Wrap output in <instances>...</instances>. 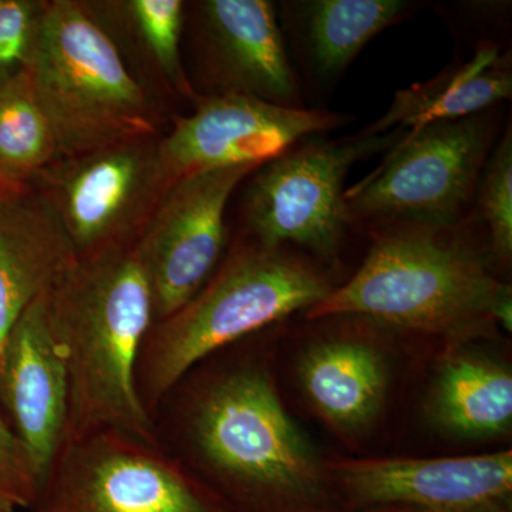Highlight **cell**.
Returning a JSON list of instances; mask_svg holds the SVG:
<instances>
[{"mask_svg": "<svg viewBox=\"0 0 512 512\" xmlns=\"http://www.w3.org/2000/svg\"><path fill=\"white\" fill-rule=\"evenodd\" d=\"M464 224L373 229L372 247L359 271L306 316H349L447 338L473 335L490 325L510 332L511 286L491 274L468 242Z\"/></svg>", "mask_w": 512, "mask_h": 512, "instance_id": "6da1fadb", "label": "cell"}, {"mask_svg": "<svg viewBox=\"0 0 512 512\" xmlns=\"http://www.w3.org/2000/svg\"><path fill=\"white\" fill-rule=\"evenodd\" d=\"M47 308L69 377V427L150 441L136 365L154 301L134 249L79 258L47 293Z\"/></svg>", "mask_w": 512, "mask_h": 512, "instance_id": "7a4b0ae2", "label": "cell"}, {"mask_svg": "<svg viewBox=\"0 0 512 512\" xmlns=\"http://www.w3.org/2000/svg\"><path fill=\"white\" fill-rule=\"evenodd\" d=\"M191 433L220 484L217 494L235 512L336 508L325 466L262 370H235L211 384Z\"/></svg>", "mask_w": 512, "mask_h": 512, "instance_id": "3957f363", "label": "cell"}, {"mask_svg": "<svg viewBox=\"0 0 512 512\" xmlns=\"http://www.w3.org/2000/svg\"><path fill=\"white\" fill-rule=\"evenodd\" d=\"M22 67L55 131L60 157L156 134L146 92L106 29L79 3H39Z\"/></svg>", "mask_w": 512, "mask_h": 512, "instance_id": "277c9868", "label": "cell"}, {"mask_svg": "<svg viewBox=\"0 0 512 512\" xmlns=\"http://www.w3.org/2000/svg\"><path fill=\"white\" fill-rule=\"evenodd\" d=\"M333 286L308 259L255 242L239 248L180 311L163 320L148 359L147 386L161 396L205 356L308 312Z\"/></svg>", "mask_w": 512, "mask_h": 512, "instance_id": "5b68a950", "label": "cell"}, {"mask_svg": "<svg viewBox=\"0 0 512 512\" xmlns=\"http://www.w3.org/2000/svg\"><path fill=\"white\" fill-rule=\"evenodd\" d=\"M494 109L404 133L379 168L346 190L349 224L456 227L468 221L498 140Z\"/></svg>", "mask_w": 512, "mask_h": 512, "instance_id": "8992f818", "label": "cell"}, {"mask_svg": "<svg viewBox=\"0 0 512 512\" xmlns=\"http://www.w3.org/2000/svg\"><path fill=\"white\" fill-rule=\"evenodd\" d=\"M402 131L382 136L325 140L303 138L254 171L242 202L252 242L305 249L322 261H338L348 234L345 181L353 165L394 146Z\"/></svg>", "mask_w": 512, "mask_h": 512, "instance_id": "52a82bcc", "label": "cell"}, {"mask_svg": "<svg viewBox=\"0 0 512 512\" xmlns=\"http://www.w3.org/2000/svg\"><path fill=\"white\" fill-rule=\"evenodd\" d=\"M42 177L79 258L123 247L143 232L175 184L153 138L63 158Z\"/></svg>", "mask_w": 512, "mask_h": 512, "instance_id": "ba28073f", "label": "cell"}, {"mask_svg": "<svg viewBox=\"0 0 512 512\" xmlns=\"http://www.w3.org/2000/svg\"><path fill=\"white\" fill-rule=\"evenodd\" d=\"M128 440L99 436L70 447L33 512H235L212 488Z\"/></svg>", "mask_w": 512, "mask_h": 512, "instance_id": "9c48e42d", "label": "cell"}, {"mask_svg": "<svg viewBox=\"0 0 512 512\" xmlns=\"http://www.w3.org/2000/svg\"><path fill=\"white\" fill-rule=\"evenodd\" d=\"M258 167L188 175L165 194L133 248L150 282L154 316L170 318L207 284L227 242L229 198Z\"/></svg>", "mask_w": 512, "mask_h": 512, "instance_id": "30bf717a", "label": "cell"}, {"mask_svg": "<svg viewBox=\"0 0 512 512\" xmlns=\"http://www.w3.org/2000/svg\"><path fill=\"white\" fill-rule=\"evenodd\" d=\"M346 117L328 110L288 109L247 94L202 99L191 116L175 121L158 143L165 171L181 178L238 165H261L303 138L342 127Z\"/></svg>", "mask_w": 512, "mask_h": 512, "instance_id": "8fae6325", "label": "cell"}, {"mask_svg": "<svg viewBox=\"0 0 512 512\" xmlns=\"http://www.w3.org/2000/svg\"><path fill=\"white\" fill-rule=\"evenodd\" d=\"M343 507L468 512L511 500L512 453L443 458H360L325 466Z\"/></svg>", "mask_w": 512, "mask_h": 512, "instance_id": "7c38bea8", "label": "cell"}, {"mask_svg": "<svg viewBox=\"0 0 512 512\" xmlns=\"http://www.w3.org/2000/svg\"><path fill=\"white\" fill-rule=\"evenodd\" d=\"M205 66L218 94H247L288 109H305L278 12L266 0L198 3Z\"/></svg>", "mask_w": 512, "mask_h": 512, "instance_id": "4fadbf2b", "label": "cell"}, {"mask_svg": "<svg viewBox=\"0 0 512 512\" xmlns=\"http://www.w3.org/2000/svg\"><path fill=\"white\" fill-rule=\"evenodd\" d=\"M0 399L46 485L69 427V377L47 295L10 330L0 359Z\"/></svg>", "mask_w": 512, "mask_h": 512, "instance_id": "5bb4252c", "label": "cell"}, {"mask_svg": "<svg viewBox=\"0 0 512 512\" xmlns=\"http://www.w3.org/2000/svg\"><path fill=\"white\" fill-rule=\"evenodd\" d=\"M79 261L46 194L0 200V359L23 312Z\"/></svg>", "mask_w": 512, "mask_h": 512, "instance_id": "9a60e30c", "label": "cell"}, {"mask_svg": "<svg viewBox=\"0 0 512 512\" xmlns=\"http://www.w3.org/2000/svg\"><path fill=\"white\" fill-rule=\"evenodd\" d=\"M417 6L406 0H295L282 2L276 12L306 79L325 89L377 35L412 16Z\"/></svg>", "mask_w": 512, "mask_h": 512, "instance_id": "2e32d148", "label": "cell"}, {"mask_svg": "<svg viewBox=\"0 0 512 512\" xmlns=\"http://www.w3.org/2000/svg\"><path fill=\"white\" fill-rule=\"evenodd\" d=\"M512 94L511 55L500 46L483 42L471 59L450 64L429 82L394 93L386 113L360 131V136H382L392 128L409 133L439 123L464 119L494 109Z\"/></svg>", "mask_w": 512, "mask_h": 512, "instance_id": "e0dca14e", "label": "cell"}, {"mask_svg": "<svg viewBox=\"0 0 512 512\" xmlns=\"http://www.w3.org/2000/svg\"><path fill=\"white\" fill-rule=\"evenodd\" d=\"M303 392L315 412L342 433L366 430L382 412L389 369L379 350L359 339H326L303 353Z\"/></svg>", "mask_w": 512, "mask_h": 512, "instance_id": "ac0fdd59", "label": "cell"}, {"mask_svg": "<svg viewBox=\"0 0 512 512\" xmlns=\"http://www.w3.org/2000/svg\"><path fill=\"white\" fill-rule=\"evenodd\" d=\"M427 412L434 426L460 439H485L511 429L512 375L493 359L448 356L431 384Z\"/></svg>", "mask_w": 512, "mask_h": 512, "instance_id": "d6986e66", "label": "cell"}, {"mask_svg": "<svg viewBox=\"0 0 512 512\" xmlns=\"http://www.w3.org/2000/svg\"><path fill=\"white\" fill-rule=\"evenodd\" d=\"M59 144L23 67L0 76V171L28 184L60 161Z\"/></svg>", "mask_w": 512, "mask_h": 512, "instance_id": "ffe728a7", "label": "cell"}, {"mask_svg": "<svg viewBox=\"0 0 512 512\" xmlns=\"http://www.w3.org/2000/svg\"><path fill=\"white\" fill-rule=\"evenodd\" d=\"M474 208L487 224L490 252L495 261L507 264L512 255V130L498 137L478 180Z\"/></svg>", "mask_w": 512, "mask_h": 512, "instance_id": "44dd1931", "label": "cell"}, {"mask_svg": "<svg viewBox=\"0 0 512 512\" xmlns=\"http://www.w3.org/2000/svg\"><path fill=\"white\" fill-rule=\"evenodd\" d=\"M126 9L168 82L181 92L191 94L180 59L184 3L180 0H131L126 3Z\"/></svg>", "mask_w": 512, "mask_h": 512, "instance_id": "7402d4cb", "label": "cell"}, {"mask_svg": "<svg viewBox=\"0 0 512 512\" xmlns=\"http://www.w3.org/2000/svg\"><path fill=\"white\" fill-rule=\"evenodd\" d=\"M43 488L28 447L0 414V512L32 510Z\"/></svg>", "mask_w": 512, "mask_h": 512, "instance_id": "603a6c76", "label": "cell"}, {"mask_svg": "<svg viewBox=\"0 0 512 512\" xmlns=\"http://www.w3.org/2000/svg\"><path fill=\"white\" fill-rule=\"evenodd\" d=\"M39 3L0 0V73L22 67L28 56Z\"/></svg>", "mask_w": 512, "mask_h": 512, "instance_id": "cb8c5ba5", "label": "cell"}, {"mask_svg": "<svg viewBox=\"0 0 512 512\" xmlns=\"http://www.w3.org/2000/svg\"><path fill=\"white\" fill-rule=\"evenodd\" d=\"M29 190L28 184L20 183V181L13 180L8 174L0 171V200L15 197V195L23 194Z\"/></svg>", "mask_w": 512, "mask_h": 512, "instance_id": "d4e9b609", "label": "cell"}, {"mask_svg": "<svg viewBox=\"0 0 512 512\" xmlns=\"http://www.w3.org/2000/svg\"><path fill=\"white\" fill-rule=\"evenodd\" d=\"M325 512H429L409 507L332 508Z\"/></svg>", "mask_w": 512, "mask_h": 512, "instance_id": "484cf974", "label": "cell"}, {"mask_svg": "<svg viewBox=\"0 0 512 512\" xmlns=\"http://www.w3.org/2000/svg\"><path fill=\"white\" fill-rule=\"evenodd\" d=\"M468 512H511L510 500L498 501V503L484 505V507Z\"/></svg>", "mask_w": 512, "mask_h": 512, "instance_id": "4316f807", "label": "cell"}]
</instances>
